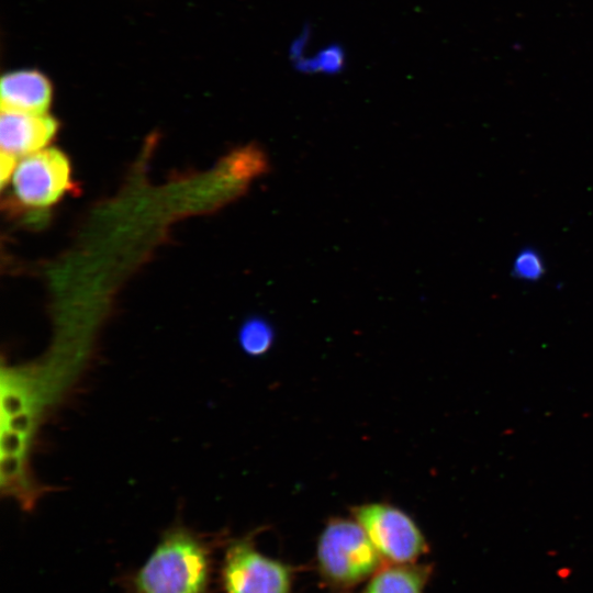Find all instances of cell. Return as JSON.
I'll use <instances>...</instances> for the list:
<instances>
[{
    "mask_svg": "<svg viewBox=\"0 0 593 593\" xmlns=\"http://www.w3.org/2000/svg\"><path fill=\"white\" fill-rule=\"evenodd\" d=\"M213 571L212 542L177 524L163 533L125 588L127 593H211Z\"/></svg>",
    "mask_w": 593,
    "mask_h": 593,
    "instance_id": "cell-1",
    "label": "cell"
},
{
    "mask_svg": "<svg viewBox=\"0 0 593 593\" xmlns=\"http://www.w3.org/2000/svg\"><path fill=\"white\" fill-rule=\"evenodd\" d=\"M383 558L356 519L335 517L317 540V568L326 583L350 588L370 579Z\"/></svg>",
    "mask_w": 593,
    "mask_h": 593,
    "instance_id": "cell-2",
    "label": "cell"
},
{
    "mask_svg": "<svg viewBox=\"0 0 593 593\" xmlns=\"http://www.w3.org/2000/svg\"><path fill=\"white\" fill-rule=\"evenodd\" d=\"M292 580L290 566L257 550L253 537L232 540L220 568L223 593H291Z\"/></svg>",
    "mask_w": 593,
    "mask_h": 593,
    "instance_id": "cell-3",
    "label": "cell"
},
{
    "mask_svg": "<svg viewBox=\"0 0 593 593\" xmlns=\"http://www.w3.org/2000/svg\"><path fill=\"white\" fill-rule=\"evenodd\" d=\"M354 519L391 563H412L428 550L416 523L402 510L388 503H367L351 508Z\"/></svg>",
    "mask_w": 593,
    "mask_h": 593,
    "instance_id": "cell-4",
    "label": "cell"
},
{
    "mask_svg": "<svg viewBox=\"0 0 593 593\" xmlns=\"http://www.w3.org/2000/svg\"><path fill=\"white\" fill-rule=\"evenodd\" d=\"M72 187L68 157L58 148L33 153L12 174L16 202L27 209H45L58 202Z\"/></svg>",
    "mask_w": 593,
    "mask_h": 593,
    "instance_id": "cell-5",
    "label": "cell"
},
{
    "mask_svg": "<svg viewBox=\"0 0 593 593\" xmlns=\"http://www.w3.org/2000/svg\"><path fill=\"white\" fill-rule=\"evenodd\" d=\"M59 128L58 121L45 114L1 111V153L15 159L38 152L47 145Z\"/></svg>",
    "mask_w": 593,
    "mask_h": 593,
    "instance_id": "cell-6",
    "label": "cell"
},
{
    "mask_svg": "<svg viewBox=\"0 0 593 593\" xmlns=\"http://www.w3.org/2000/svg\"><path fill=\"white\" fill-rule=\"evenodd\" d=\"M1 111L47 113L53 100L49 78L37 69H20L1 78Z\"/></svg>",
    "mask_w": 593,
    "mask_h": 593,
    "instance_id": "cell-7",
    "label": "cell"
},
{
    "mask_svg": "<svg viewBox=\"0 0 593 593\" xmlns=\"http://www.w3.org/2000/svg\"><path fill=\"white\" fill-rule=\"evenodd\" d=\"M429 572L428 567L415 562L383 564L363 593H424Z\"/></svg>",
    "mask_w": 593,
    "mask_h": 593,
    "instance_id": "cell-8",
    "label": "cell"
},
{
    "mask_svg": "<svg viewBox=\"0 0 593 593\" xmlns=\"http://www.w3.org/2000/svg\"><path fill=\"white\" fill-rule=\"evenodd\" d=\"M238 340L244 351L251 356H260L272 345V326L262 317H250L239 328Z\"/></svg>",
    "mask_w": 593,
    "mask_h": 593,
    "instance_id": "cell-9",
    "label": "cell"
},
{
    "mask_svg": "<svg viewBox=\"0 0 593 593\" xmlns=\"http://www.w3.org/2000/svg\"><path fill=\"white\" fill-rule=\"evenodd\" d=\"M545 272L544 258L532 247L522 249L513 261L512 275L518 280L537 281L542 278Z\"/></svg>",
    "mask_w": 593,
    "mask_h": 593,
    "instance_id": "cell-10",
    "label": "cell"
},
{
    "mask_svg": "<svg viewBox=\"0 0 593 593\" xmlns=\"http://www.w3.org/2000/svg\"><path fill=\"white\" fill-rule=\"evenodd\" d=\"M16 159L1 153L0 158V182L1 188L3 189L10 178V176L13 174L15 167H16Z\"/></svg>",
    "mask_w": 593,
    "mask_h": 593,
    "instance_id": "cell-11",
    "label": "cell"
}]
</instances>
